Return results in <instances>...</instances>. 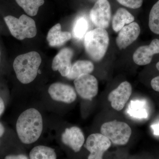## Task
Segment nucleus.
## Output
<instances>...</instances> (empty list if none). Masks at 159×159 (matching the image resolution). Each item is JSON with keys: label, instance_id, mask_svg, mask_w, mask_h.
<instances>
[{"label": "nucleus", "instance_id": "nucleus-1", "mask_svg": "<svg viewBox=\"0 0 159 159\" xmlns=\"http://www.w3.org/2000/svg\"><path fill=\"white\" fill-rule=\"evenodd\" d=\"M43 130L42 116L36 109L31 108L23 111L18 118L16 130L20 141L31 144L37 141Z\"/></svg>", "mask_w": 159, "mask_h": 159}, {"label": "nucleus", "instance_id": "nucleus-2", "mask_svg": "<svg viewBox=\"0 0 159 159\" xmlns=\"http://www.w3.org/2000/svg\"><path fill=\"white\" fill-rule=\"evenodd\" d=\"M42 62L40 55L37 52L31 51L16 57L13 64L17 79L23 84L30 83L37 77Z\"/></svg>", "mask_w": 159, "mask_h": 159}, {"label": "nucleus", "instance_id": "nucleus-3", "mask_svg": "<svg viewBox=\"0 0 159 159\" xmlns=\"http://www.w3.org/2000/svg\"><path fill=\"white\" fill-rule=\"evenodd\" d=\"M109 44V37L105 29L97 28L88 31L84 36V46L89 56L98 61L104 57Z\"/></svg>", "mask_w": 159, "mask_h": 159}, {"label": "nucleus", "instance_id": "nucleus-4", "mask_svg": "<svg viewBox=\"0 0 159 159\" xmlns=\"http://www.w3.org/2000/svg\"><path fill=\"white\" fill-rule=\"evenodd\" d=\"M11 35L16 39L22 40L26 38H32L37 34L35 21L33 19L23 14L19 18L8 16L4 18Z\"/></svg>", "mask_w": 159, "mask_h": 159}, {"label": "nucleus", "instance_id": "nucleus-5", "mask_svg": "<svg viewBox=\"0 0 159 159\" xmlns=\"http://www.w3.org/2000/svg\"><path fill=\"white\" fill-rule=\"evenodd\" d=\"M100 131L101 134L117 145H125L128 142L132 133L131 129L128 124L117 121L103 123Z\"/></svg>", "mask_w": 159, "mask_h": 159}, {"label": "nucleus", "instance_id": "nucleus-6", "mask_svg": "<svg viewBox=\"0 0 159 159\" xmlns=\"http://www.w3.org/2000/svg\"><path fill=\"white\" fill-rule=\"evenodd\" d=\"M111 17V6L107 0H98L90 12L91 21L97 28H108Z\"/></svg>", "mask_w": 159, "mask_h": 159}, {"label": "nucleus", "instance_id": "nucleus-7", "mask_svg": "<svg viewBox=\"0 0 159 159\" xmlns=\"http://www.w3.org/2000/svg\"><path fill=\"white\" fill-rule=\"evenodd\" d=\"M111 145V141L101 134H93L87 139L84 146L90 153L88 159H103V154Z\"/></svg>", "mask_w": 159, "mask_h": 159}, {"label": "nucleus", "instance_id": "nucleus-8", "mask_svg": "<svg viewBox=\"0 0 159 159\" xmlns=\"http://www.w3.org/2000/svg\"><path fill=\"white\" fill-rule=\"evenodd\" d=\"M75 89L83 99L91 100L98 92L97 78L90 74H84L74 80Z\"/></svg>", "mask_w": 159, "mask_h": 159}, {"label": "nucleus", "instance_id": "nucleus-9", "mask_svg": "<svg viewBox=\"0 0 159 159\" xmlns=\"http://www.w3.org/2000/svg\"><path fill=\"white\" fill-rule=\"evenodd\" d=\"M48 92L51 99L57 102L70 104L74 102L77 98V93L74 88L62 83L52 84L49 87Z\"/></svg>", "mask_w": 159, "mask_h": 159}, {"label": "nucleus", "instance_id": "nucleus-10", "mask_svg": "<svg viewBox=\"0 0 159 159\" xmlns=\"http://www.w3.org/2000/svg\"><path fill=\"white\" fill-rule=\"evenodd\" d=\"M132 86L128 81H124L116 89L111 91L108 96L112 108L116 110H122L128 101L132 94Z\"/></svg>", "mask_w": 159, "mask_h": 159}, {"label": "nucleus", "instance_id": "nucleus-11", "mask_svg": "<svg viewBox=\"0 0 159 159\" xmlns=\"http://www.w3.org/2000/svg\"><path fill=\"white\" fill-rule=\"evenodd\" d=\"M74 55V51L68 48H63L53 59L52 69L54 71H58L62 77L68 76L72 67L71 60Z\"/></svg>", "mask_w": 159, "mask_h": 159}, {"label": "nucleus", "instance_id": "nucleus-12", "mask_svg": "<svg viewBox=\"0 0 159 159\" xmlns=\"http://www.w3.org/2000/svg\"><path fill=\"white\" fill-rule=\"evenodd\" d=\"M159 54V39L152 41L149 45L139 47L134 52L133 58L135 63L145 66L150 63L154 54Z\"/></svg>", "mask_w": 159, "mask_h": 159}, {"label": "nucleus", "instance_id": "nucleus-13", "mask_svg": "<svg viewBox=\"0 0 159 159\" xmlns=\"http://www.w3.org/2000/svg\"><path fill=\"white\" fill-rule=\"evenodd\" d=\"M141 29L139 24L133 22L124 26L120 31L116 39V43L120 50L126 48L139 37Z\"/></svg>", "mask_w": 159, "mask_h": 159}, {"label": "nucleus", "instance_id": "nucleus-14", "mask_svg": "<svg viewBox=\"0 0 159 159\" xmlns=\"http://www.w3.org/2000/svg\"><path fill=\"white\" fill-rule=\"evenodd\" d=\"M61 141L75 152H78L84 142V135L80 128L77 126L66 128L62 134Z\"/></svg>", "mask_w": 159, "mask_h": 159}, {"label": "nucleus", "instance_id": "nucleus-15", "mask_svg": "<svg viewBox=\"0 0 159 159\" xmlns=\"http://www.w3.org/2000/svg\"><path fill=\"white\" fill-rule=\"evenodd\" d=\"M71 37L70 32L61 31V25L57 24L49 30L47 39L51 47H59L70 40Z\"/></svg>", "mask_w": 159, "mask_h": 159}, {"label": "nucleus", "instance_id": "nucleus-16", "mask_svg": "<svg viewBox=\"0 0 159 159\" xmlns=\"http://www.w3.org/2000/svg\"><path fill=\"white\" fill-rule=\"evenodd\" d=\"M134 17L130 12L124 8H120L114 15L112 21V27L114 31L119 32L125 26L133 22Z\"/></svg>", "mask_w": 159, "mask_h": 159}, {"label": "nucleus", "instance_id": "nucleus-17", "mask_svg": "<svg viewBox=\"0 0 159 159\" xmlns=\"http://www.w3.org/2000/svg\"><path fill=\"white\" fill-rule=\"evenodd\" d=\"M94 66L89 61L79 60L72 65L67 79L75 80L84 74H90L94 70Z\"/></svg>", "mask_w": 159, "mask_h": 159}, {"label": "nucleus", "instance_id": "nucleus-18", "mask_svg": "<svg viewBox=\"0 0 159 159\" xmlns=\"http://www.w3.org/2000/svg\"><path fill=\"white\" fill-rule=\"evenodd\" d=\"M30 159H57V154L54 148L44 145L34 147L29 153Z\"/></svg>", "mask_w": 159, "mask_h": 159}, {"label": "nucleus", "instance_id": "nucleus-19", "mask_svg": "<svg viewBox=\"0 0 159 159\" xmlns=\"http://www.w3.org/2000/svg\"><path fill=\"white\" fill-rule=\"evenodd\" d=\"M127 112L131 117L136 119H146L148 113L145 108V102L140 100H132L129 104Z\"/></svg>", "mask_w": 159, "mask_h": 159}, {"label": "nucleus", "instance_id": "nucleus-20", "mask_svg": "<svg viewBox=\"0 0 159 159\" xmlns=\"http://www.w3.org/2000/svg\"><path fill=\"white\" fill-rule=\"evenodd\" d=\"M18 5L30 16H35L39 9L44 3V0H16Z\"/></svg>", "mask_w": 159, "mask_h": 159}, {"label": "nucleus", "instance_id": "nucleus-21", "mask_svg": "<svg viewBox=\"0 0 159 159\" xmlns=\"http://www.w3.org/2000/svg\"><path fill=\"white\" fill-rule=\"evenodd\" d=\"M88 27V21L85 17L81 16L77 18L73 27L74 37L76 39H82L87 33Z\"/></svg>", "mask_w": 159, "mask_h": 159}, {"label": "nucleus", "instance_id": "nucleus-22", "mask_svg": "<svg viewBox=\"0 0 159 159\" xmlns=\"http://www.w3.org/2000/svg\"><path fill=\"white\" fill-rule=\"evenodd\" d=\"M148 26L153 33L159 34V0L152 6L151 10Z\"/></svg>", "mask_w": 159, "mask_h": 159}, {"label": "nucleus", "instance_id": "nucleus-23", "mask_svg": "<svg viewBox=\"0 0 159 159\" xmlns=\"http://www.w3.org/2000/svg\"><path fill=\"white\" fill-rule=\"evenodd\" d=\"M122 6L133 9H139L142 6L143 0H117Z\"/></svg>", "mask_w": 159, "mask_h": 159}, {"label": "nucleus", "instance_id": "nucleus-24", "mask_svg": "<svg viewBox=\"0 0 159 159\" xmlns=\"http://www.w3.org/2000/svg\"><path fill=\"white\" fill-rule=\"evenodd\" d=\"M151 85L155 91L159 92V76L152 79L151 82Z\"/></svg>", "mask_w": 159, "mask_h": 159}, {"label": "nucleus", "instance_id": "nucleus-25", "mask_svg": "<svg viewBox=\"0 0 159 159\" xmlns=\"http://www.w3.org/2000/svg\"><path fill=\"white\" fill-rule=\"evenodd\" d=\"M5 159H29L28 157L24 154L17 155H10L7 156L5 157Z\"/></svg>", "mask_w": 159, "mask_h": 159}, {"label": "nucleus", "instance_id": "nucleus-26", "mask_svg": "<svg viewBox=\"0 0 159 159\" xmlns=\"http://www.w3.org/2000/svg\"><path fill=\"white\" fill-rule=\"evenodd\" d=\"M151 127L153 131L154 134L159 135V123L151 125Z\"/></svg>", "mask_w": 159, "mask_h": 159}, {"label": "nucleus", "instance_id": "nucleus-27", "mask_svg": "<svg viewBox=\"0 0 159 159\" xmlns=\"http://www.w3.org/2000/svg\"><path fill=\"white\" fill-rule=\"evenodd\" d=\"M5 105L4 101L2 97H0V116L2 115L5 111Z\"/></svg>", "mask_w": 159, "mask_h": 159}, {"label": "nucleus", "instance_id": "nucleus-28", "mask_svg": "<svg viewBox=\"0 0 159 159\" xmlns=\"http://www.w3.org/2000/svg\"><path fill=\"white\" fill-rule=\"evenodd\" d=\"M5 133V128L4 126L0 123V138L2 137Z\"/></svg>", "mask_w": 159, "mask_h": 159}, {"label": "nucleus", "instance_id": "nucleus-29", "mask_svg": "<svg viewBox=\"0 0 159 159\" xmlns=\"http://www.w3.org/2000/svg\"><path fill=\"white\" fill-rule=\"evenodd\" d=\"M157 69L159 71V61L156 64Z\"/></svg>", "mask_w": 159, "mask_h": 159}, {"label": "nucleus", "instance_id": "nucleus-30", "mask_svg": "<svg viewBox=\"0 0 159 159\" xmlns=\"http://www.w3.org/2000/svg\"><path fill=\"white\" fill-rule=\"evenodd\" d=\"M0 60H1V51H0Z\"/></svg>", "mask_w": 159, "mask_h": 159}]
</instances>
